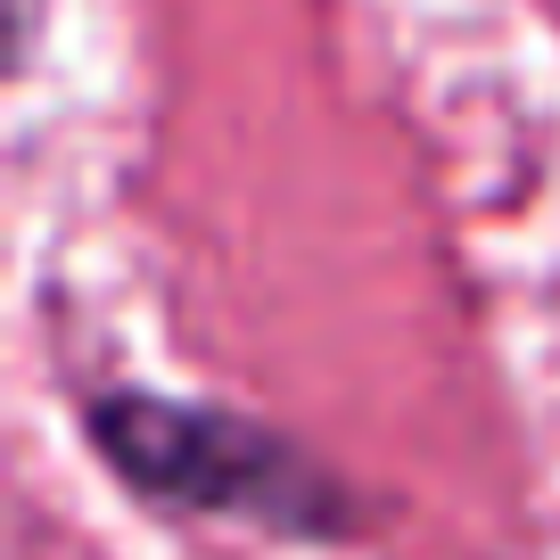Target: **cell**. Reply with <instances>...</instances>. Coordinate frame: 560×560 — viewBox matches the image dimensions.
Instances as JSON below:
<instances>
[{
    "instance_id": "1",
    "label": "cell",
    "mask_w": 560,
    "mask_h": 560,
    "mask_svg": "<svg viewBox=\"0 0 560 560\" xmlns=\"http://www.w3.org/2000/svg\"><path fill=\"white\" fill-rule=\"evenodd\" d=\"M83 445L132 503L174 520H223L280 544H347L363 536V503L322 454H305L289 429L231 404L107 387L83 396Z\"/></svg>"
}]
</instances>
